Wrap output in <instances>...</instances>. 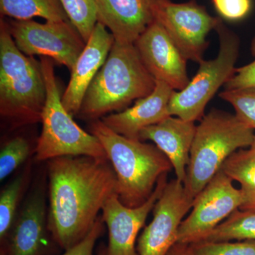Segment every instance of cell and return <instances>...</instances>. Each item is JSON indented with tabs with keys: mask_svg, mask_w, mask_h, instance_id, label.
I'll return each instance as SVG.
<instances>
[{
	"mask_svg": "<svg viewBox=\"0 0 255 255\" xmlns=\"http://www.w3.org/2000/svg\"><path fill=\"white\" fill-rule=\"evenodd\" d=\"M215 9L222 17L237 21L246 17L251 11V0H212Z\"/></svg>",
	"mask_w": 255,
	"mask_h": 255,
	"instance_id": "obj_27",
	"label": "cell"
},
{
	"mask_svg": "<svg viewBox=\"0 0 255 255\" xmlns=\"http://www.w3.org/2000/svg\"><path fill=\"white\" fill-rule=\"evenodd\" d=\"M215 30L219 41L217 56L201 60L197 73L187 86L180 91L174 90L169 104L170 116L194 122L203 118L210 101L234 75L239 55V38L221 20Z\"/></svg>",
	"mask_w": 255,
	"mask_h": 255,
	"instance_id": "obj_7",
	"label": "cell"
},
{
	"mask_svg": "<svg viewBox=\"0 0 255 255\" xmlns=\"http://www.w3.org/2000/svg\"><path fill=\"white\" fill-rule=\"evenodd\" d=\"M114 41L112 33L98 21L72 70L68 87L62 95L64 107L73 117L80 112L87 89L105 64Z\"/></svg>",
	"mask_w": 255,
	"mask_h": 255,
	"instance_id": "obj_15",
	"label": "cell"
},
{
	"mask_svg": "<svg viewBox=\"0 0 255 255\" xmlns=\"http://www.w3.org/2000/svg\"><path fill=\"white\" fill-rule=\"evenodd\" d=\"M134 45L156 81L164 82L174 91H180L189 83L188 60L158 21L149 25Z\"/></svg>",
	"mask_w": 255,
	"mask_h": 255,
	"instance_id": "obj_12",
	"label": "cell"
},
{
	"mask_svg": "<svg viewBox=\"0 0 255 255\" xmlns=\"http://www.w3.org/2000/svg\"><path fill=\"white\" fill-rule=\"evenodd\" d=\"M152 9L155 20L162 24L186 59L197 63L204 60L209 46L208 35L217 27L219 18L194 1L154 0Z\"/></svg>",
	"mask_w": 255,
	"mask_h": 255,
	"instance_id": "obj_10",
	"label": "cell"
},
{
	"mask_svg": "<svg viewBox=\"0 0 255 255\" xmlns=\"http://www.w3.org/2000/svg\"><path fill=\"white\" fill-rule=\"evenodd\" d=\"M104 223L102 217H99L86 237L75 246L65 251L62 255H94L96 243L103 233Z\"/></svg>",
	"mask_w": 255,
	"mask_h": 255,
	"instance_id": "obj_29",
	"label": "cell"
},
{
	"mask_svg": "<svg viewBox=\"0 0 255 255\" xmlns=\"http://www.w3.org/2000/svg\"><path fill=\"white\" fill-rule=\"evenodd\" d=\"M89 130L102 143L113 167L122 204L130 208L142 205L159 178L172 168L167 156L155 145L119 135L101 119L91 121Z\"/></svg>",
	"mask_w": 255,
	"mask_h": 255,
	"instance_id": "obj_2",
	"label": "cell"
},
{
	"mask_svg": "<svg viewBox=\"0 0 255 255\" xmlns=\"http://www.w3.org/2000/svg\"><path fill=\"white\" fill-rule=\"evenodd\" d=\"M60 1L70 22L87 43L98 22L95 0H60Z\"/></svg>",
	"mask_w": 255,
	"mask_h": 255,
	"instance_id": "obj_22",
	"label": "cell"
},
{
	"mask_svg": "<svg viewBox=\"0 0 255 255\" xmlns=\"http://www.w3.org/2000/svg\"><path fill=\"white\" fill-rule=\"evenodd\" d=\"M222 169L194 197L189 216L183 220L177 243L191 245L204 241L244 202L241 189Z\"/></svg>",
	"mask_w": 255,
	"mask_h": 255,
	"instance_id": "obj_9",
	"label": "cell"
},
{
	"mask_svg": "<svg viewBox=\"0 0 255 255\" xmlns=\"http://www.w3.org/2000/svg\"><path fill=\"white\" fill-rule=\"evenodd\" d=\"M194 199L184 183L177 179L167 182L152 209V221L137 239V255H167L177 243L179 226Z\"/></svg>",
	"mask_w": 255,
	"mask_h": 255,
	"instance_id": "obj_11",
	"label": "cell"
},
{
	"mask_svg": "<svg viewBox=\"0 0 255 255\" xmlns=\"http://www.w3.org/2000/svg\"><path fill=\"white\" fill-rule=\"evenodd\" d=\"M46 85L41 62L21 51L0 21V114L14 127L41 122Z\"/></svg>",
	"mask_w": 255,
	"mask_h": 255,
	"instance_id": "obj_4",
	"label": "cell"
},
{
	"mask_svg": "<svg viewBox=\"0 0 255 255\" xmlns=\"http://www.w3.org/2000/svg\"><path fill=\"white\" fill-rule=\"evenodd\" d=\"M155 79L142 63L134 43L114 41L107 60L87 89L78 115L90 122L150 95Z\"/></svg>",
	"mask_w": 255,
	"mask_h": 255,
	"instance_id": "obj_3",
	"label": "cell"
},
{
	"mask_svg": "<svg viewBox=\"0 0 255 255\" xmlns=\"http://www.w3.org/2000/svg\"><path fill=\"white\" fill-rule=\"evenodd\" d=\"M167 174L159 178L152 195L141 206L130 208L124 205L117 192L106 201L102 217L108 228L107 255H138L135 247L137 235L163 192Z\"/></svg>",
	"mask_w": 255,
	"mask_h": 255,
	"instance_id": "obj_13",
	"label": "cell"
},
{
	"mask_svg": "<svg viewBox=\"0 0 255 255\" xmlns=\"http://www.w3.org/2000/svg\"><path fill=\"white\" fill-rule=\"evenodd\" d=\"M173 91L164 82L156 81L155 90L150 95L135 101L132 107L108 114L101 120L119 135L140 140L142 130L170 117L169 104Z\"/></svg>",
	"mask_w": 255,
	"mask_h": 255,
	"instance_id": "obj_16",
	"label": "cell"
},
{
	"mask_svg": "<svg viewBox=\"0 0 255 255\" xmlns=\"http://www.w3.org/2000/svg\"><path fill=\"white\" fill-rule=\"evenodd\" d=\"M154 0H95L99 22L116 41L134 43L155 21Z\"/></svg>",
	"mask_w": 255,
	"mask_h": 255,
	"instance_id": "obj_17",
	"label": "cell"
},
{
	"mask_svg": "<svg viewBox=\"0 0 255 255\" xmlns=\"http://www.w3.org/2000/svg\"><path fill=\"white\" fill-rule=\"evenodd\" d=\"M255 138L254 130L235 114L212 110L204 116L196 126L184 183L191 195L195 197L233 153L250 147Z\"/></svg>",
	"mask_w": 255,
	"mask_h": 255,
	"instance_id": "obj_5",
	"label": "cell"
},
{
	"mask_svg": "<svg viewBox=\"0 0 255 255\" xmlns=\"http://www.w3.org/2000/svg\"><path fill=\"white\" fill-rule=\"evenodd\" d=\"M255 241V212L237 210L203 241Z\"/></svg>",
	"mask_w": 255,
	"mask_h": 255,
	"instance_id": "obj_21",
	"label": "cell"
},
{
	"mask_svg": "<svg viewBox=\"0 0 255 255\" xmlns=\"http://www.w3.org/2000/svg\"><path fill=\"white\" fill-rule=\"evenodd\" d=\"M194 255H255V241H202L190 245Z\"/></svg>",
	"mask_w": 255,
	"mask_h": 255,
	"instance_id": "obj_26",
	"label": "cell"
},
{
	"mask_svg": "<svg viewBox=\"0 0 255 255\" xmlns=\"http://www.w3.org/2000/svg\"><path fill=\"white\" fill-rule=\"evenodd\" d=\"M167 255H194L190 245L177 243L168 252Z\"/></svg>",
	"mask_w": 255,
	"mask_h": 255,
	"instance_id": "obj_30",
	"label": "cell"
},
{
	"mask_svg": "<svg viewBox=\"0 0 255 255\" xmlns=\"http://www.w3.org/2000/svg\"><path fill=\"white\" fill-rule=\"evenodd\" d=\"M196 129L195 122L170 116L142 130L140 140L154 142L170 161L176 179L184 183Z\"/></svg>",
	"mask_w": 255,
	"mask_h": 255,
	"instance_id": "obj_18",
	"label": "cell"
},
{
	"mask_svg": "<svg viewBox=\"0 0 255 255\" xmlns=\"http://www.w3.org/2000/svg\"><path fill=\"white\" fill-rule=\"evenodd\" d=\"M7 23L16 46L23 54L48 57L65 65L70 73L86 46L70 21L42 23L33 20H15Z\"/></svg>",
	"mask_w": 255,
	"mask_h": 255,
	"instance_id": "obj_8",
	"label": "cell"
},
{
	"mask_svg": "<svg viewBox=\"0 0 255 255\" xmlns=\"http://www.w3.org/2000/svg\"><path fill=\"white\" fill-rule=\"evenodd\" d=\"M221 169L241 186L244 202L240 209L255 212V138L250 147L233 153Z\"/></svg>",
	"mask_w": 255,
	"mask_h": 255,
	"instance_id": "obj_19",
	"label": "cell"
},
{
	"mask_svg": "<svg viewBox=\"0 0 255 255\" xmlns=\"http://www.w3.org/2000/svg\"><path fill=\"white\" fill-rule=\"evenodd\" d=\"M46 85V101L42 113V130L36 147L37 161H48L63 156H87L107 158L97 137L79 127L62 102L54 63L40 57Z\"/></svg>",
	"mask_w": 255,
	"mask_h": 255,
	"instance_id": "obj_6",
	"label": "cell"
},
{
	"mask_svg": "<svg viewBox=\"0 0 255 255\" xmlns=\"http://www.w3.org/2000/svg\"><path fill=\"white\" fill-rule=\"evenodd\" d=\"M219 97L232 105L241 122L255 130V87L225 90Z\"/></svg>",
	"mask_w": 255,
	"mask_h": 255,
	"instance_id": "obj_24",
	"label": "cell"
},
{
	"mask_svg": "<svg viewBox=\"0 0 255 255\" xmlns=\"http://www.w3.org/2000/svg\"><path fill=\"white\" fill-rule=\"evenodd\" d=\"M0 255H6V252L2 247H1V251H0Z\"/></svg>",
	"mask_w": 255,
	"mask_h": 255,
	"instance_id": "obj_32",
	"label": "cell"
},
{
	"mask_svg": "<svg viewBox=\"0 0 255 255\" xmlns=\"http://www.w3.org/2000/svg\"><path fill=\"white\" fill-rule=\"evenodd\" d=\"M29 152V144L24 137H16L6 142L0 152V180H4L23 163Z\"/></svg>",
	"mask_w": 255,
	"mask_h": 255,
	"instance_id": "obj_25",
	"label": "cell"
},
{
	"mask_svg": "<svg viewBox=\"0 0 255 255\" xmlns=\"http://www.w3.org/2000/svg\"><path fill=\"white\" fill-rule=\"evenodd\" d=\"M97 255H107V248L105 246H102L99 251Z\"/></svg>",
	"mask_w": 255,
	"mask_h": 255,
	"instance_id": "obj_31",
	"label": "cell"
},
{
	"mask_svg": "<svg viewBox=\"0 0 255 255\" xmlns=\"http://www.w3.org/2000/svg\"><path fill=\"white\" fill-rule=\"evenodd\" d=\"M48 214L41 189L28 196L12 227L1 243L6 255H44L48 248Z\"/></svg>",
	"mask_w": 255,
	"mask_h": 255,
	"instance_id": "obj_14",
	"label": "cell"
},
{
	"mask_svg": "<svg viewBox=\"0 0 255 255\" xmlns=\"http://www.w3.org/2000/svg\"><path fill=\"white\" fill-rule=\"evenodd\" d=\"M48 174V229L65 251L91 231L106 201L117 192V177L108 158L87 156L49 159Z\"/></svg>",
	"mask_w": 255,
	"mask_h": 255,
	"instance_id": "obj_1",
	"label": "cell"
},
{
	"mask_svg": "<svg viewBox=\"0 0 255 255\" xmlns=\"http://www.w3.org/2000/svg\"><path fill=\"white\" fill-rule=\"evenodd\" d=\"M251 52L255 57V36L252 40ZM225 90L255 87V59L251 63L236 69L234 75L225 85Z\"/></svg>",
	"mask_w": 255,
	"mask_h": 255,
	"instance_id": "obj_28",
	"label": "cell"
},
{
	"mask_svg": "<svg viewBox=\"0 0 255 255\" xmlns=\"http://www.w3.org/2000/svg\"><path fill=\"white\" fill-rule=\"evenodd\" d=\"M25 176L19 174L1 191L0 194V241L2 243L16 220L20 195L22 192Z\"/></svg>",
	"mask_w": 255,
	"mask_h": 255,
	"instance_id": "obj_23",
	"label": "cell"
},
{
	"mask_svg": "<svg viewBox=\"0 0 255 255\" xmlns=\"http://www.w3.org/2000/svg\"><path fill=\"white\" fill-rule=\"evenodd\" d=\"M0 12L19 21L34 17L46 21H70L60 0H0Z\"/></svg>",
	"mask_w": 255,
	"mask_h": 255,
	"instance_id": "obj_20",
	"label": "cell"
}]
</instances>
